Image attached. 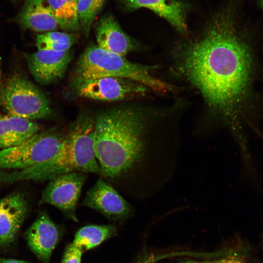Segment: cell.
I'll return each instance as SVG.
<instances>
[{"label": "cell", "mask_w": 263, "mask_h": 263, "mask_svg": "<svg viewBox=\"0 0 263 263\" xmlns=\"http://www.w3.org/2000/svg\"><path fill=\"white\" fill-rule=\"evenodd\" d=\"M206 29L180 49L178 70L213 115L234 128L249 83L251 56L226 15L218 16Z\"/></svg>", "instance_id": "6da1fadb"}, {"label": "cell", "mask_w": 263, "mask_h": 263, "mask_svg": "<svg viewBox=\"0 0 263 263\" xmlns=\"http://www.w3.org/2000/svg\"><path fill=\"white\" fill-rule=\"evenodd\" d=\"M94 117L95 153L101 177L118 191L133 195L148 159L149 117L132 107L113 108Z\"/></svg>", "instance_id": "7a4b0ae2"}, {"label": "cell", "mask_w": 263, "mask_h": 263, "mask_svg": "<svg viewBox=\"0 0 263 263\" xmlns=\"http://www.w3.org/2000/svg\"><path fill=\"white\" fill-rule=\"evenodd\" d=\"M94 130L93 116L87 114L78 115L67 128L62 147L55 157L25 169L0 171V184L44 181L71 172L100 175L95 153Z\"/></svg>", "instance_id": "3957f363"}, {"label": "cell", "mask_w": 263, "mask_h": 263, "mask_svg": "<svg viewBox=\"0 0 263 263\" xmlns=\"http://www.w3.org/2000/svg\"><path fill=\"white\" fill-rule=\"evenodd\" d=\"M153 67L130 61L125 56L104 50L97 45L87 48L78 58L73 80L118 77L129 79L155 92L172 91V86L151 74Z\"/></svg>", "instance_id": "277c9868"}, {"label": "cell", "mask_w": 263, "mask_h": 263, "mask_svg": "<svg viewBox=\"0 0 263 263\" xmlns=\"http://www.w3.org/2000/svg\"><path fill=\"white\" fill-rule=\"evenodd\" d=\"M66 132L55 127L39 131L19 145L0 150V171L23 169L52 159L60 150Z\"/></svg>", "instance_id": "5b68a950"}, {"label": "cell", "mask_w": 263, "mask_h": 263, "mask_svg": "<svg viewBox=\"0 0 263 263\" xmlns=\"http://www.w3.org/2000/svg\"><path fill=\"white\" fill-rule=\"evenodd\" d=\"M0 105L8 114L32 121L47 118L52 114L44 93L19 74L11 76L2 85Z\"/></svg>", "instance_id": "8992f818"}, {"label": "cell", "mask_w": 263, "mask_h": 263, "mask_svg": "<svg viewBox=\"0 0 263 263\" xmlns=\"http://www.w3.org/2000/svg\"><path fill=\"white\" fill-rule=\"evenodd\" d=\"M76 93L93 100L115 101L143 95L146 87L123 77H104L84 80H73Z\"/></svg>", "instance_id": "52a82bcc"}, {"label": "cell", "mask_w": 263, "mask_h": 263, "mask_svg": "<svg viewBox=\"0 0 263 263\" xmlns=\"http://www.w3.org/2000/svg\"><path fill=\"white\" fill-rule=\"evenodd\" d=\"M87 175L81 172L60 174L50 180L43 190L41 204L54 206L67 217L77 221L75 212Z\"/></svg>", "instance_id": "ba28073f"}, {"label": "cell", "mask_w": 263, "mask_h": 263, "mask_svg": "<svg viewBox=\"0 0 263 263\" xmlns=\"http://www.w3.org/2000/svg\"><path fill=\"white\" fill-rule=\"evenodd\" d=\"M81 205L115 221L124 220L133 212L132 206L119 191L101 177L87 192Z\"/></svg>", "instance_id": "9c48e42d"}, {"label": "cell", "mask_w": 263, "mask_h": 263, "mask_svg": "<svg viewBox=\"0 0 263 263\" xmlns=\"http://www.w3.org/2000/svg\"><path fill=\"white\" fill-rule=\"evenodd\" d=\"M33 78L38 83L47 85L60 79L72 58L69 50L62 51H39L25 56Z\"/></svg>", "instance_id": "30bf717a"}, {"label": "cell", "mask_w": 263, "mask_h": 263, "mask_svg": "<svg viewBox=\"0 0 263 263\" xmlns=\"http://www.w3.org/2000/svg\"><path fill=\"white\" fill-rule=\"evenodd\" d=\"M23 193H12L0 199V244L12 242L28 211Z\"/></svg>", "instance_id": "8fae6325"}, {"label": "cell", "mask_w": 263, "mask_h": 263, "mask_svg": "<svg viewBox=\"0 0 263 263\" xmlns=\"http://www.w3.org/2000/svg\"><path fill=\"white\" fill-rule=\"evenodd\" d=\"M28 245L37 257L48 263L60 237L58 226L41 212L27 232Z\"/></svg>", "instance_id": "7c38bea8"}, {"label": "cell", "mask_w": 263, "mask_h": 263, "mask_svg": "<svg viewBox=\"0 0 263 263\" xmlns=\"http://www.w3.org/2000/svg\"><path fill=\"white\" fill-rule=\"evenodd\" d=\"M96 39L98 47L122 56L136 48L131 38L124 32L116 19L109 14L104 16L98 22Z\"/></svg>", "instance_id": "4fadbf2b"}, {"label": "cell", "mask_w": 263, "mask_h": 263, "mask_svg": "<svg viewBox=\"0 0 263 263\" xmlns=\"http://www.w3.org/2000/svg\"><path fill=\"white\" fill-rule=\"evenodd\" d=\"M129 10L147 8L169 22L181 32L187 29L186 9L179 0H121Z\"/></svg>", "instance_id": "5bb4252c"}, {"label": "cell", "mask_w": 263, "mask_h": 263, "mask_svg": "<svg viewBox=\"0 0 263 263\" xmlns=\"http://www.w3.org/2000/svg\"><path fill=\"white\" fill-rule=\"evenodd\" d=\"M40 130V126L32 120L9 114H0V149L19 145Z\"/></svg>", "instance_id": "9a60e30c"}, {"label": "cell", "mask_w": 263, "mask_h": 263, "mask_svg": "<svg viewBox=\"0 0 263 263\" xmlns=\"http://www.w3.org/2000/svg\"><path fill=\"white\" fill-rule=\"evenodd\" d=\"M20 21L25 28L38 32L52 31L58 26L44 0H25Z\"/></svg>", "instance_id": "2e32d148"}, {"label": "cell", "mask_w": 263, "mask_h": 263, "mask_svg": "<svg viewBox=\"0 0 263 263\" xmlns=\"http://www.w3.org/2000/svg\"><path fill=\"white\" fill-rule=\"evenodd\" d=\"M116 231L113 225H89L76 233L72 244L82 252L100 244L111 237Z\"/></svg>", "instance_id": "e0dca14e"}, {"label": "cell", "mask_w": 263, "mask_h": 263, "mask_svg": "<svg viewBox=\"0 0 263 263\" xmlns=\"http://www.w3.org/2000/svg\"><path fill=\"white\" fill-rule=\"evenodd\" d=\"M77 0H47L48 5L52 12L58 26L67 31L79 29L77 11Z\"/></svg>", "instance_id": "ac0fdd59"}, {"label": "cell", "mask_w": 263, "mask_h": 263, "mask_svg": "<svg viewBox=\"0 0 263 263\" xmlns=\"http://www.w3.org/2000/svg\"><path fill=\"white\" fill-rule=\"evenodd\" d=\"M75 40L74 34L52 31L38 34L36 44L39 51H62L69 50Z\"/></svg>", "instance_id": "d6986e66"}, {"label": "cell", "mask_w": 263, "mask_h": 263, "mask_svg": "<svg viewBox=\"0 0 263 263\" xmlns=\"http://www.w3.org/2000/svg\"><path fill=\"white\" fill-rule=\"evenodd\" d=\"M106 0H77V11L80 27L88 36L93 22Z\"/></svg>", "instance_id": "ffe728a7"}, {"label": "cell", "mask_w": 263, "mask_h": 263, "mask_svg": "<svg viewBox=\"0 0 263 263\" xmlns=\"http://www.w3.org/2000/svg\"><path fill=\"white\" fill-rule=\"evenodd\" d=\"M82 252L72 243L66 247L62 263H80Z\"/></svg>", "instance_id": "44dd1931"}, {"label": "cell", "mask_w": 263, "mask_h": 263, "mask_svg": "<svg viewBox=\"0 0 263 263\" xmlns=\"http://www.w3.org/2000/svg\"><path fill=\"white\" fill-rule=\"evenodd\" d=\"M206 263H248L243 257L238 256H230L214 261L207 262Z\"/></svg>", "instance_id": "7402d4cb"}, {"label": "cell", "mask_w": 263, "mask_h": 263, "mask_svg": "<svg viewBox=\"0 0 263 263\" xmlns=\"http://www.w3.org/2000/svg\"><path fill=\"white\" fill-rule=\"evenodd\" d=\"M0 263H28L27 262L22 261V260L0 258Z\"/></svg>", "instance_id": "603a6c76"}, {"label": "cell", "mask_w": 263, "mask_h": 263, "mask_svg": "<svg viewBox=\"0 0 263 263\" xmlns=\"http://www.w3.org/2000/svg\"><path fill=\"white\" fill-rule=\"evenodd\" d=\"M2 83H1V67H0V93L2 88Z\"/></svg>", "instance_id": "cb8c5ba5"}, {"label": "cell", "mask_w": 263, "mask_h": 263, "mask_svg": "<svg viewBox=\"0 0 263 263\" xmlns=\"http://www.w3.org/2000/svg\"><path fill=\"white\" fill-rule=\"evenodd\" d=\"M179 263H201L199 262L195 261H193V260H188V261H183Z\"/></svg>", "instance_id": "d4e9b609"}, {"label": "cell", "mask_w": 263, "mask_h": 263, "mask_svg": "<svg viewBox=\"0 0 263 263\" xmlns=\"http://www.w3.org/2000/svg\"><path fill=\"white\" fill-rule=\"evenodd\" d=\"M261 4H262V7H263V0H261Z\"/></svg>", "instance_id": "484cf974"}]
</instances>
